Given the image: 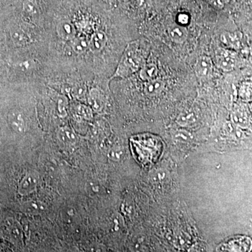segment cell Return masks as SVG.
Listing matches in <instances>:
<instances>
[{
	"label": "cell",
	"mask_w": 252,
	"mask_h": 252,
	"mask_svg": "<svg viewBox=\"0 0 252 252\" xmlns=\"http://www.w3.org/2000/svg\"><path fill=\"white\" fill-rule=\"evenodd\" d=\"M143 57L137 41L129 43L111 79L127 78L140 71L143 66Z\"/></svg>",
	"instance_id": "obj_1"
},
{
	"label": "cell",
	"mask_w": 252,
	"mask_h": 252,
	"mask_svg": "<svg viewBox=\"0 0 252 252\" xmlns=\"http://www.w3.org/2000/svg\"><path fill=\"white\" fill-rule=\"evenodd\" d=\"M132 151L136 160L143 166H149L157 161L161 152V145L153 137H142L132 140Z\"/></svg>",
	"instance_id": "obj_2"
},
{
	"label": "cell",
	"mask_w": 252,
	"mask_h": 252,
	"mask_svg": "<svg viewBox=\"0 0 252 252\" xmlns=\"http://www.w3.org/2000/svg\"><path fill=\"white\" fill-rule=\"evenodd\" d=\"M216 61L218 67L224 72L234 70L238 64V56L233 50L220 48L216 52Z\"/></svg>",
	"instance_id": "obj_3"
},
{
	"label": "cell",
	"mask_w": 252,
	"mask_h": 252,
	"mask_svg": "<svg viewBox=\"0 0 252 252\" xmlns=\"http://www.w3.org/2000/svg\"><path fill=\"white\" fill-rule=\"evenodd\" d=\"M251 250V239L238 236L220 244L217 249V252H250Z\"/></svg>",
	"instance_id": "obj_4"
},
{
	"label": "cell",
	"mask_w": 252,
	"mask_h": 252,
	"mask_svg": "<svg viewBox=\"0 0 252 252\" xmlns=\"http://www.w3.org/2000/svg\"><path fill=\"white\" fill-rule=\"evenodd\" d=\"M39 182V174L31 171L26 173L18 185V191L20 195H28L35 191Z\"/></svg>",
	"instance_id": "obj_5"
},
{
	"label": "cell",
	"mask_w": 252,
	"mask_h": 252,
	"mask_svg": "<svg viewBox=\"0 0 252 252\" xmlns=\"http://www.w3.org/2000/svg\"><path fill=\"white\" fill-rule=\"evenodd\" d=\"M195 75L201 81L210 79L213 73V63L210 57L200 56L195 64Z\"/></svg>",
	"instance_id": "obj_6"
},
{
	"label": "cell",
	"mask_w": 252,
	"mask_h": 252,
	"mask_svg": "<svg viewBox=\"0 0 252 252\" xmlns=\"http://www.w3.org/2000/svg\"><path fill=\"white\" fill-rule=\"evenodd\" d=\"M8 122L10 127L17 133H24L27 129L26 118L19 110H13L8 114Z\"/></svg>",
	"instance_id": "obj_7"
},
{
	"label": "cell",
	"mask_w": 252,
	"mask_h": 252,
	"mask_svg": "<svg viewBox=\"0 0 252 252\" xmlns=\"http://www.w3.org/2000/svg\"><path fill=\"white\" fill-rule=\"evenodd\" d=\"M89 107L94 112H100L105 104L104 94L99 89H92L87 93L86 95Z\"/></svg>",
	"instance_id": "obj_8"
},
{
	"label": "cell",
	"mask_w": 252,
	"mask_h": 252,
	"mask_svg": "<svg viewBox=\"0 0 252 252\" xmlns=\"http://www.w3.org/2000/svg\"><path fill=\"white\" fill-rule=\"evenodd\" d=\"M243 34L240 32H224L220 35V41L228 49L236 51L240 48Z\"/></svg>",
	"instance_id": "obj_9"
},
{
	"label": "cell",
	"mask_w": 252,
	"mask_h": 252,
	"mask_svg": "<svg viewBox=\"0 0 252 252\" xmlns=\"http://www.w3.org/2000/svg\"><path fill=\"white\" fill-rule=\"evenodd\" d=\"M168 34L172 41L177 44H182L187 41L189 31L185 26H182L179 23H175L168 28Z\"/></svg>",
	"instance_id": "obj_10"
},
{
	"label": "cell",
	"mask_w": 252,
	"mask_h": 252,
	"mask_svg": "<svg viewBox=\"0 0 252 252\" xmlns=\"http://www.w3.org/2000/svg\"><path fill=\"white\" fill-rule=\"evenodd\" d=\"M107 42V34L103 31L95 32L89 41V49L94 54H99L103 50Z\"/></svg>",
	"instance_id": "obj_11"
},
{
	"label": "cell",
	"mask_w": 252,
	"mask_h": 252,
	"mask_svg": "<svg viewBox=\"0 0 252 252\" xmlns=\"http://www.w3.org/2000/svg\"><path fill=\"white\" fill-rule=\"evenodd\" d=\"M58 34L61 39L65 41H72L77 35V31L72 23L69 21H62L57 26Z\"/></svg>",
	"instance_id": "obj_12"
},
{
	"label": "cell",
	"mask_w": 252,
	"mask_h": 252,
	"mask_svg": "<svg viewBox=\"0 0 252 252\" xmlns=\"http://www.w3.org/2000/svg\"><path fill=\"white\" fill-rule=\"evenodd\" d=\"M165 84L162 79H153L145 82L144 85V94L149 96L158 95L165 89Z\"/></svg>",
	"instance_id": "obj_13"
},
{
	"label": "cell",
	"mask_w": 252,
	"mask_h": 252,
	"mask_svg": "<svg viewBox=\"0 0 252 252\" xmlns=\"http://www.w3.org/2000/svg\"><path fill=\"white\" fill-rule=\"evenodd\" d=\"M58 139L64 145L73 146L77 143V134L70 127H62L59 129L57 134Z\"/></svg>",
	"instance_id": "obj_14"
},
{
	"label": "cell",
	"mask_w": 252,
	"mask_h": 252,
	"mask_svg": "<svg viewBox=\"0 0 252 252\" xmlns=\"http://www.w3.org/2000/svg\"><path fill=\"white\" fill-rule=\"evenodd\" d=\"M23 211L29 215H40L45 211L46 204L39 200H31L23 204Z\"/></svg>",
	"instance_id": "obj_15"
},
{
	"label": "cell",
	"mask_w": 252,
	"mask_h": 252,
	"mask_svg": "<svg viewBox=\"0 0 252 252\" xmlns=\"http://www.w3.org/2000/svg\"><path fill=\"white\" fill-rule=\"evenodd\" d=\"M140 77L144 81H149L157 79L158 69L154 63L144 64L140 69Z\"/></svg>",
	"instance_id": "obj_16"
},
{
	"label": "cell",
	"mask_w": 252,
	"mask_h": 252,
	"mask_svg": "<svg viewBox=\"0 0 252 252\" xmlns=\"http://www.w3.org/2000/svg\"><path fill=\"white\" fill-rule=\"evenodd\" d=\"M62 219L68 224H74L79 220V214L74 207L68 206L63 209Z\"/></svg>",
	"instance_id": "obj_17"
},
{
	"label": "cell",
	"mask_w": 252,
	"mask_h": 252,
	"mask_svg": "<svg viewBox=\"0 0 252 252\" xmlns=\"http://www.w3.org/2000/svg\"><path fill=\"white\" fill-rule=\"evenodd\" d=\"M72 47L77 54H82L89 49V41L84 36H76L72 40Z\"/></svg>",
	"instance_id": "obj_18"
},
{
	"label": "cell",
	"mask_w": 252,
	"mask_h": 252,
	"mask_svg": "<svg viewBox=\"0 0 252 252\" xmlns=\"http://www.w3.org/2000/svg\"><path fill=\"white\" fill-rule=\"evenodd\" d=\"M75 113L79 117L86 120H91L94 117V111L89 106L79 103L75 106Z\"/></svg>",
	"instance_id": "obj_19"
},
{
	"label": "cell",
	"mask_w": 252,
	"mask_h": 252,
	"mask_svg": "<svg viewBox=\"0 0 252 252\" xmlns=\"http://www.w3.org/2000/svg\"><path fill=\"white\" fill-rule=\"evenodd\" d=\"M233 121L240 126H245L248 124V118L245 109L242 107L235 109L233 114Z\"/></svg>",
	"instance_id": "obj_20"
},
{
	"label": "cell",
	"mask_w": 252,
	"mask_h": 252,
	"mask_svg": "<svg viewBox=\"0 0 252 252\" xmlns=\"http://www.w3.org/2000/svg\"><path fill=\"white\" fill-rule=\"evenodd\" d=\"M10 234L14 240L21 241L23 238V229L21 225L17 221H13L9 225Z\"/></svg>",
	"instance_id": "obj_21"
},
{
	"label": "cell",
	"mask_w": 252,
	"mask_h": 252,
	"mask_svg": "<svg viewBox=\"0 0 252 252\" xmlns=\"http://www.w3.org/2000/svg\"><path fill=\"white\" fill-rule=\"evenodd\" d=\"M239 95L244 101H250L252 98L251 83H243L240 86Z\"/></svg>",
	"instance_id": "obj_22"
},
{
	"label": "cell",
	"mask_w": 252,
	"mask_h": 252,
	"mask_svg": "<svg viewBox=\"0 0 252 252\" xmlns=\"http://www.w3.org/2000/svg\"><path fill=\"white\" fill-rule=\"evenodd\" d=\"M58 110L61 117H64L67 115L68 100L67 97L61 94H58Z\"/></svg>",
	"instance_id": "obj_23"
},
{
	"label": "cell",
	"mask_w": 252,
	"mask_h": 252,
	"mask_svg": "<svg viewBox=\"0 0 252 252\" xmlns=\"http://www.w3.org/2000/svg\"><path fill=\"white\" fill-rule=\"evenodd\" d=\"M193 113L191 112H185L182 113V114L179 117L178 123L181 126L188 125L190 122H193Z\"/></svg>",
	"instance_id": "obj_24"
},
{
	"label": "cell",
	"mask_w": 252,
	"mask_h": 252,
	"mask_svg": "<svg viewBox=\"0 0 252 252\" xmlns=\"http://www.w3.org/2000/svg\"><path fill=\"white\" fill-rule=\"evenodd\" d=\"M124 150L121 147H114L109 152V158L114 161H119L122 158Z\"/></svg>",
	"instance_id": "obj_25"
},
{
	"label": "cell",
	"mask_w": 252,
	"mask_h": 252,
	"mask_svg": "<svg viewBox=\"0 0 252 252\" xmlns=\"http://www.w3.org/2000/svg\"><path fill=\"white\" fill-rule=\"evenodd\" d=\"M73 96L77 99H81L87 95L86 87L83 85H79L74 87L72 91Z\"/></svg>",
	"instance_id": "obj_26"
},
{
	"label": "cell",
	"mask_w": 252,
	"mask_h": 252,
	"mask_svg": "<svg viewBox=\"0 0 252 252\" xmlns=\"http://www.w3.org/2000/svg\"><path fill=\"white\" fill-rule=\"evenodd\" d=\"M23 9L28 14H34L36 12L35 3L32 0H26L23 4Z\"/></svg>",
	"instance_id": "obj_27"
},
{
	"label": "cell",
	"mask_w": 252,
	"mask_h": 252,
	"mask_svg": "<svg viewBox=\"0 0 252 252\" xmlns=\"http://www.w3.org/2000/svg\"><path fill=\"white\" fill-rule=\"evenodd\" d=\"M34 66H35V63L31 60L21 61L17 64V67L22 70H31V69L34 67Z\"/></svg>",
	"instance_id": "obj_28"
},
{
	"label": "cell",
	"mask_w": 252,
	"mask_h": 252,
	"mask_svg": "<svg viewBox=\"0 0 252 252\" xmlns=\"http://www.w3.org/2000/svg\"><path fill=\"white\" fill-rule=\"evenodd\" d=\"M87 189L91 194H96L99 191V186L97 184L94 183V182H91L88 185Z\"/></svg>",
	"instance_id": "obj_29"
},
{
	"label": "cell",
	"mask_w": 252,
	"mask_h": 252,
	"mask_svg": "<svg viewBox=\"0 0 252 252\" xmlns=\"http://www.w3.org/2000/svg\"><path fill=\"white\" fill-rule=\"evenodd\" d=\"M189 21V16L187 14H180L178 16L179 24L185 26L188 24Z\"/></svg>",
	"instance_id": "obj_30"
},
{
	"label": "cell",
	"mask_w": 252,
	"mask_h": 252,
	"mask_svg": "<svg viewBox=\"0 0 252 252\" xmlns=\"http://www.w3.org/2000/svg\"><path fill=\"white\" fill-rule=\"evenodd\" d=\"M230 0H217V4L220 6V7H222V6H224L225 4H228Z\"/></svg>",
	"instance_id": "obj_31"
},
{
	"label": "cell",
	"mask_w": 252,
	"mask_h": 252,
	"mask_svg": "<svg viewBox=\"0 0 252 252\" xmlns=\"http://www.w3.org/2000/svg\"></svg>",
	"instance_id": "obj_32"
}]
</instances>
